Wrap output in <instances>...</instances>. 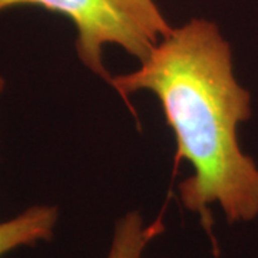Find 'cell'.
<instances>
[{"mask_svg": "<svg viewBox=\"0 0 258 258\" xmlns=\"http://www.w3.org/2000/svg\"><path fill=\"white\" fill-rule=\"evenodd\" d=\"M3 89H5V79H3V76L0 75V93L3 92Z\"/></svg>", "mask_w": 258, "mask_h": 258, "instance_id": "5", "label": "cell"}, {"mask_svg": "<svg viewBox=\"0 0 258 258\" xmlns=\"http://www.w3.org/2000/svg\"><path fill=\"white\" fill-rule=\"evenodd\" d=\"M161 222L145 225L138 211H129L115 222L106 258H142L148 242L161 232Z\"/></svg>", "mask_w": 258, "mask_h": 258, "instance_id": "4", "label": "cell"}, {"mask_svg": "<svg viewBox=\"0 0 258 258\" xmlns=\"http://www.w3.org/2000/svg\"><path fill=\"white\" fill-rule=\"evenodd\" d=\"M122 95L149 91L157 96L176 139V161L194 174L178 191L188 211L211 224L220 204L230 224L258 215V168L242 154L237 126L251 115V96L237 82L230 43L215 23L192 19L172 29L135 72L112 76Z\"/></svg>", "mask_w": 258, "mask_h": 258, "instance_id": "1", "label": "cell"}, {"mask_svg": "<svg viewBox=\"0 0 258 258\" xmlns=\"http://www.w3.org/2000/svg\"><path fill=\"white\" fill-rule=\"evenodd\" d=\"M32 5L63 15L76 30V52L89 71L111 83L105 45H118L141 62L172 30L154 0H0V12Z\"/></svg>", "mask_w": 258, "mask_h": 258, "instance_id": "2", "label": "cell"}, {"mask_svg": "<svg viewBox=\"0 0 258 258\" xmlns=\"http://www.w3.org/2000/svg\"><path fill=\"white\" fill-rule=\"evenodd\" d=\"M59 210L53 205H33L8 221L0 222V257L13 249L33 245L53 237Z\"/></svg>", "mask_w": 258, "mask_h": 258, "instance_id": "3", "label": "cell"}]
</instances>
